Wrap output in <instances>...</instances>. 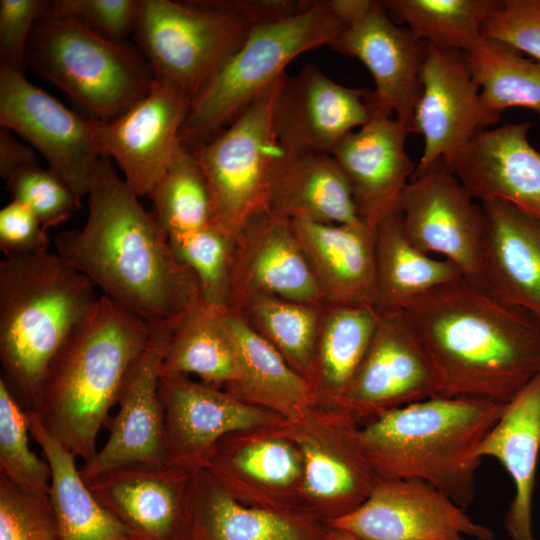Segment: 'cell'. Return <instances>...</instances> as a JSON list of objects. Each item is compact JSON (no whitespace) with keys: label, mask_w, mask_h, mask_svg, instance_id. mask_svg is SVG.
Segmentation results:
<instances>
[{"label":"cell","mask_w":540,"mask_h":540,"mask_svg":"<svg viewBox=\"0 0 540 540\" xmlns=\"http://www.w3.org/2000/svg\"><path fill=\"white\" fill-rule=\"evenodd\" d=\"M80 229L59 233L56 252L103 296L157 325L203 302L194 274L175 256L168 236L106 157H99Z\"/></svg>","instance_id":"1"},{"label":"cell","mask_w":540,"mask_h":540,"mask_svg":"<svg viewBox=\"0 0 540 540\" xmlns=\"http://www.w3.org/2000/svg\"><path fill=\"white\" fill-rule=\"evenodd\" d=\"M403 311L434 365L437 396L506 404L540 374V321L465 278Z\"/></svg>","instance_id":"2"},{"label":"cell","mask_w":540,"mask_h":540,"mask_svg":"<svg viewBox=\"0 0 540 540\" xmlns=\"http://www.w3.org/2000/svg\"><path fill=\"white\" fill-rule=\"evenodd\" d=\"M151 331L101 295L49 363L29 412L76 458L86 462L97 453L98 434Z\"/></svg>","instance_id":"3"},{"label":"cell","mask_w":540,"mask_h":540,"mask_svg":"<svg viewBox=\"0 0 540 540\" xmlns=\"http://www.w3.org/2000/svg\"><path fill=\"white\" fill-rule=\"evenodd\" d=\"M505 404L467 396H433L361 425V447L379 478L418 479L463 509L474 501L476 451Z\"/></svg>","instance_id":"4"},{"label":"cell","mask_w":540,"mask_h":540,"mask_svg":"<svg viewBox=\"0 0 540 540\" xmlns=\"http://www.w3.org/2000/svg\"><path fill=\"white\" fill-rule=\"evenodd\" d=\"M98 298L57 252L0 262V380L27 412L49 363Z\"/></svg>","instance_id":"5"},{"label":"cell","mask_w":540,"mask_h":540,"mask_svg":"<svg viewBox=\"0 0 540 540\" xmlns=\"http://www.w3.org/2000/svg\"><path fill=\"white\" fill-rule=\"evenodd\" d=\"M343 29L331 0H308L298 13L255 25L241 47L191 99L180 132L191 150L232 123L300 54L330 46Z\"/></svg>","instance_id":"6"},{"label":"cell","mask_w":540,"mask_h":540,"mask_svg":"<svg viewBox=\"0 0 540 540\" xmlns=\"http://www.w3.org/2000/svg\"><path fill=\"white\" fill-rule=\"evenodd\" d=\"M26 66L61 90L86 117L100 121L144 97L154 80L138 49L51 12L33 29Z\"/></svg>","instance_id":"7"},{"label":"cell","mask_w":540,"mask_h":540,"mask_svg":"<svg viewBox=\"0 0 540 540\" xmlns=\"http://www.w3.org/2000/svg\"><path fill=\"white\" fill-rule=\"evenodd\" d=\"M253 26L235 0H139L132 35L154 76L192 99Z\"/></svg>","instance_id":"8"},{"label":"cell","mask_w":540,"mask_h":540,"mask_svg":"<svg viewBox=\"0 0 540 540\" xmlns=\"http://www.w3.org/2000/svg\"><path fill=\"white\" fill-rule=\"evenodd\" d=\"M284 75L227 127L190 150L210 189L213 222L235 236L268 212L270 173L280 150L273 108Z\"/></svg>","instance_id":"9"},{"label":"cell","mask_w":540,"mask_h":540,"mask_svg":"<svg viewBox=\"0 0 540 540\" xmlns=\"http://www.w3.org/2000/svg\"><path fill=\"white\" fill-rule=\"evenodd\" d=\"M444 159L415 170L398 212L409 240L427 254L452 262L467 281L485 288L483 251L486 217L482 205Z\"/></svg>","instance_id":"10"},{"label":"cell","mask_w":540,"mask_h":540,"mask_svg":"<svg viewBox=\"0 0 540 540\" xmlns=\"http://www.w3.org/2000/svg\"><path fill=\"white\" fill-rule=\"evenodd\" d=\"M0 125L38 151L80 198L88 195L99 159L91 118L0 65Z\"/></svg>","instance_id":"11"},{"label":"cell","mask_w":540,"mask_h":540,"mask_svg":"<svg viewBox=\"0 0 540 540\" xmlns=\"http://www.w3.org/2000/svg\"><path fill=\"white\" fill-rule=\"evenodd\" d=\"M191 97L168 80L155 77L148 93L108 120L92 119L99 157L115 161L139 197L149 196L183 147L180 132Z\"/></svg>","instance_id":"12"},{"label":"cell","mask_w":540,"mask_h":540,"mask_svg":"<svg viewBox=\"0 0 540 540\" xmlns=\"http://www.w3.org/2000/svg\"><path fill=\"white\" fill-rule=\"evenodd\" d=\"M326 526L356 540H497L490 528L418 479L379 478L360 506Z\"/></svg>","instance_id":"13"},{"label":"cell","mask_w":540,"mask_h":540,"mask_svg":"<svg viewBox=\"0 0 540 540\" xmlns=\"http://www.w3.org/2000/svg\"><path fill=\"white\" fill-rule=\"evenodd\" d=\"M420 82L412 122V132L423 137L416 170L439 159L450 166L477 135L501 121V114L484 103L461 51L427 43Z\"/></svg>","instance_id":"14"},{"label":"cell","mask_w":540,"mask_h":540,"mask_svg":"<svg viewBox=\"0 0 540 540\" xmlns=\"http://www.w3.org/2000/svg\"><path fill=\"white\" fill-rule=\"evenodd\" d=\"M311 409L285 427L302 458L301 491L315 503L314 514L328 523L360 506L379 477L361 447L354 417L332 406L326 435Z\"/></svg>","instance_id":"15"},{"label":"cell","mask_w":540,"mask_h":540,"mask_svg":"<svg viewBox=\"0 0 540 540\" xmlns=\"http://www.w3.org/2000/svg\"><path fill=\"white\" fill-rule=\"evenodd\" d=\"M380 313L367 353L338 406L360 426L439 392L434 365L406 313Z\"/></svg>","instance_id":"16"},{"label":"cell","mask_w":540,"mask_h":540,"mask_svg":"<svg viewBox=\"0 0 540 540\" xmlns=\"http://www.w3.org/2000/svg\"><path fill=\"white\" fill-rule=\"evenodd\" d=\"M159 395L166 465L190 473L204 468L209 452L224 437L287 422L269 410L188 376L160 377Z\"/></svg>","instance_id":"17"},{"label":"cell","mask_w":540,"mask_h":540,"mask_svg":"<svg viewBox=\"0 0 540 540\" xmlns=\"http://www.w3.org/2000/svg\"><path fill=\"white\" fill-rule=\"evenodd\" d=\"M370 90L335 82L313 64L284 75L273 108L279 148L292 154H330L371 118Z\"/></svg>","instance_id":"18"},{"label":"cell","mask_w":540,"mask_h":540,"mask_svg":"<svg viewBox=\"0 0 540 540\" xmlns=\"http://www.w3.org/2000/svg\"><path fill=\"white\" fill-rule=\"evenodd\" d=\"M184 317L151 325L149 342L122 387L116 416L107 420L109 436L80 468L84 480L124 464L166 465L160 367L169 341Z\"/></svg>","instance_id":"19"},{"label":"cell","mask_w":540,"mask_h":540,"mask_svg":"<svg viewBox=\"0 0 540 540\" xmlns=\"http://www.w3.org/2000/svg\"><path fill=\"white\" fill-rule=\"evenodd\" d=\"M329 47L367 67L375 84L370 95L372 106L394 116L411 133L427 43L407 27H400L382 1L369 0Z\"/></svg>","instance_id":"20"},{"label":"cell","mask_w":540,"mask_h":540,"mask_svg":"<svg viewBox=\"0 0 540 540\" xmlns=\"http://www.w3.org/2000/svg\"><path fill=\"white\" fill-rule=\"evenodd\" d=\"M192 474L168 465L130 463L84 481L137 540H189Z\"/></svg>","instance_id":"21"},{"label":"cell","mask_w":540,"mask_h":540,"mask_svg":"<svg viewBox=\"0 0 540 540\" xmlns=\"http://www.w3.org/2000/svg\"><path fill=\"white\" fill-rule=\"evenodd\" d=\"M372 108L368 122L346 135L330 154L349 185L359 218L376 229L398 212L416 165L405 149L409 131L394 116Z\"/></svg>","instance_id":"22"},{"label":"cell","mask_w":540,"mask_h":540,"mask_svg":"<svg viewBox=\"0 0 540 540\" xmlns=\"http://www.w3.org/2000/svg\"><path fill=\"white\" fill-rule=\"evenodd\" d=\"M259 295L326 303L291 221L268 212L236 237L227 309Z\"/></svg>","instance_id":"23"},{"label":"cell","mask_w":540,"mask_h":540,"mask_svg":"<svg viewBox=\"0 0 540 540\" xmlns=\"http://www.w3.org/2000/svg\"><path fill=\"white\" fill-rule=\"evenodd\" d=\"M530 122L477 135L451 162L474 199L505 201L540 221V152L528 140Z\"/></svg>","instance_id":"24"},{"label":"cell","mask_w":540,"mask_h":540,"mask_svg":"<svg viewBox=\"0 0 540 540\" xmlns=\"http://www.w3.org/2000/svg\"><path fill=\"white\" fill-rule=\"evenodd\" d=\"M188 511L189 540H328L314 514L246 504L205 469L191 476Z\"/></svg>","instance_id":"25"},{"label":"cell","mask_w":540,"mask_h":540,"mask_svg":"<svg viewBox=\"0 0 540 540\" xmlns=\"http://www.w3.org/2000/svg\"><path fill=\"white\" fill-rule=\"evenodd\" d=\"M291 224L327 304L376 307V229L364 222Z\"/></svg>","instance_id":"26"},{"label":"cell","mask_w":540,"mask_h":540,"mask_svg":"<svg viewBox=\"0 0 540 540\" xmlns=\"http://www.w3.org/2000/svg\"><path fill=\"white\" fill-rule=\"evenodd\" d=\"M481 205L485 288L540 321V221L505 201Z\"/></svg>","instance_id":"27"},{"label":"cell","mask_w":540,"mask_h":540,"mask_svg":"<svg viewBox=\"0 0 540 540\" xmlns=\"http://www.w3.org/2000/svg\"><path fill=\"white\" fill-rule=\"evenodd\" d=\"M539 451L540 374L504 405L476 451L480 459L498 460L514 483V497L504 518L511 540H536L532 504Z\"/></svg>","instance_id":"28"},{"label":"cell","mask_w":540,"mask_h":540,"mask_svg":"<svg viewBox=\"0 0 540 540\" xmlns=\"http://www.w3.org/2000/svg\"><path fill=\"white\" fill-rule=\"evenodd\" d=\"M268 213L290 221L363 222L331 154H292L281 149L271 168Z\"/></svg>","instance_id":"29"},{"label":"cell","mask_w":540,"mask_h":540,"mask_svg":"<svg viewBox=\"0 0 540 540\" xmlns=\"http://www.w3.org/2000/svg\"><path fill=\"white\" fill-rule=\"evenodd\" d=\"M239 358V378L226 391L287 422L305 416L318 400L311 382L234 310L226 309Z\"/></svg>","instance_id":"30"},{"label":"cell","mask_w":540,"mask_h":540,"mask_svg":"<svg viewBox=\"0 0 540 540\" xmlns=\"http://www.w3.org/2000/svg\"><path fill=\"white\" fill-rule=\"evenodd\" d=\"M28 418L30 435L50 466L48 494L61 539L137 540L92 494L76 467V457L46 431L33 412H28Z\"/></svg>","instance_id":"31"},{"label":"cell","mask_w":540,"mask_h":540,"mask_svg":"<svg viewBox=\"0 0 540 540\" xmlns=\"http://www.w3.org/2000/svg\"><path fill=\"white\" fill-rule=\"evenodd\" d=\"M377 305L381 312L404 310L418 297L463 278L452 262L415 246L404 232L399 212L375 230Z\"/></svg>","instance_id":"32"},{"label":"cell","mask_w":540,"mask_h":540,"mask_svg":"<svg viewBox=\"0 0 540 540\" xmlns=\"http://www.w3.org/2000/svg\"><path fill=\"white\" fill-rule=\"evenodd\" d=\"M239 358L226 309L200 303L175 329L160 377L197 375L202 383L228 387L239 378Z\"/></svg>","instance_id":"33"},{"label":"cell","mask_w":540,"mask_h":540,"mask_svg":"<svg viewBox=\"0 0 540 540\" xmlns=\"http://www.w3.org/2000/svg\"><path fill=\"white\" fill-rule=\"evenodd\" d=\"M380 316L375 306L325 305L313 381L318 399L339 406L367 353Z\"/></svg>","instance_id":"34"},{"label":"cell","mask_w":540,"mask_h":540,"mask_svg":"<svg viewBox=\"0 0 540 540\" xmlns=\"http://www.w3.org/2000/svg\"><path fill=\"white\" fill-rule=\"evenodd\" d=\"M224 487L244 479L258 486L286 489L301 483L302 458L296 445L284 435L253 437L228 435L209 452L204 468Z\"/></svg>","instance_id":"35"},{"label":"cell","mask_w":540,"mask_h":540,"mask_svg":"<svg viewBox=\"0 0 540 540\" xmlns=\"http://www.w3.org/2000/svg\"><path fill=\"white\" fill-rule=\"evenodd\" d=\"M325 304L253 296L236 309L286 361L313 385L315 358Z\"/></svg>","instance_id":"36"},{"label":"cell","mask_w":540,"mask_h":540,"mask_svg":"<svg viewBox=\"0 0 540 540\" xmlns=\"http://www.w3.org/2000/svg\"><path fill=\"white\" fill-rule=\"evenodd\" d=\"M464 56L488 107L499 114L509 108H525L540 115V62L483 37Z\"/></svg>","instance_id":"37"},{"label":"cell","mask_w":540,"mask_h":540,"mask_svg":"<svg viewBox=\"0 0 540 540\" xmlns=\"http://www.w3.org/2000/svg\"><path fill=\"white\" fill-rule=\"evenodd\" d=\"M390 17L435 47L463 53L481 38V29L501 6L499 0H384Z\"/></svg>","instance_id":"38"},{"label":"cell","mask_w":540,"mask_h":540,"mask_svg":"<svg viewBox=\"0 0 540 540\" xmlns=\"http://www.w3.org/2000/svg\"><path fill=\"white\" fill-rule=\"evenodd\" d=\"M156 221L168 239L195 232L213 221L206 177L193 153L184 146L150 195Z\"/></svg>","instance_id":"39"},{"label":"cell","mask_w":540,"mask_h":540,"mask_svg":"<svg viewBox=\"0 0 540 540\" xmlns=\"http://www.w3.org/2000/svg\"><path fill=\"white\" fill-rule=\"evenodd\" d=\"M236 237L212 221L169 239L177 259L194 274L206 304L228 308Z\"/></svg>","instance_id":"40"},{"label":"cell","mask_w":540,"mask_h":540,"mask_svg":"<svg viewBox=\"0 0 540 540\" xmlns=\"http://www.w3.org/2000/svg\"><path fill=\"white\" fill-rule=\"evenodd\" d=\"M28 412L0 380V474L32 492L49 493L48 462L29 447Z\"/></svg>","instance_id":"41"},{"label":"cell","mask_w":540,"mask_h":540,"mask_svg":"<svg viewBox=\"0 0 540 540\" xmlns=\"http://www.w3.org/2000/svg\"><path fill=\"white\" fill-rule=\"evenodd\" d=\"M0 540H62L49 494L28 491L0 474Z\"/></svg>","instance_id":"42"},{"label":"cell","mask_w":540,"mask_h":540,"mask_svg":"<svg viewBox=\"0 0 540 540\" xmlns=\"http://www.w3.org/2000/svg\"><path fill=\"white\" fill-rule=\"evenodd\" d=\"M11 200L26 205L47 230L81 208L80 197L53 171L39 164L22 169L6 182Z\"/></svg>","instance_id":"43"},{"label":"cell","mask_w":540,"mask_h":540,"mask_svg":"<svg viewBox=\"0 0 540 540\" xmlns=\"http://www.w3.org/2000/svg\"><path fill=\"white\" fill-rule=\"evenodd\" d=\"M139 0H54L50 12L78 21L98 36L126 43L133 34Z\"/></svg>","instance_id":"44"},{"label":"cell","mask_w":540,"mask_h":540,"mask_svg":"<svg viewBox=\"0 0 540 540\" xmlns=\"http://www.w3.org/2000/svg\"><path fill=\"white\" fill-rule=\"evenodd\" d=\"M481 35L540 62V0H503L483 24Z\"/></svg>","instance_id":"45"},{"label":"cell","mask_w":540,"mask_h":540,"mask_svg":"<svg viewBox=\"0 0 540 540\" xmlns=\"http://www.w3.org/2000/svg\"><path fill=\"white\" fill-rule=\"evenodd\" d=\"M51 5L48 0L0 1V65L24 74L33 29Z\"/></svg>","instance_id":"46"},{"label":"cell","mask_w":540,"mask_h":540,"mask_svg":"<svg viewBox=\"0 0 540 540\" xmlns=\"http://www.w3.org/2000/svg\"><path fill=\"white\" fill-rule=\"evenodd\" d=\"M47 230L24 204L11 200L0 210V249L5 258L49 250Z\"/></svg>","instance_id":"47"},{"label":"cell","mask_w":540,"mask_h":540,"mask_svg":"<svg viewBox=\"0 0 540 540\" xmlns=\"http://www.w3.org/2000/svg\"><path fill=\"white\" fill-rule=\"evenodd\" d=\"M36 150L20 141L10 130H0V176L6 182L13 174L37 165Z\"/></svg>","instance_id":"48"},{"label":"cell","mask_w":540,"mask_h":540,"mask_svg":"<svg viewBox=\"0 0 540 540\" xmlns=\"http://www.w3.org/2000/svg\"><path fill=\"white\" fill-rule=\"evenodd\" d=\"M327 537L328 540H356L350 534L330 527H327Z\"/></svg>","instance_id":"49"}]
</instances>
